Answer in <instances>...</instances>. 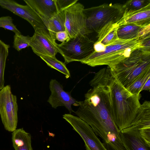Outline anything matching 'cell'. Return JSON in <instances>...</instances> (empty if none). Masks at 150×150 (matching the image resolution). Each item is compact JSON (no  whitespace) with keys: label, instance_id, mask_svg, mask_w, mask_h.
<instances>
[{"label":"cell","instance_id":"1","mask_svg":"<svg viewBox=\"0 0 150 150\" xmlns=\"http://www.w3.org/2000/svg\"><path fill=\"white\" fill-rule=\"evenodd\" d=\"M89 84L92 88L85 94V100L79 101L75 113L102 140L110 139L118 134L119 129L112 118L108 88L99 83Z\"/></svg>","mask_w":150,"mask_h":150},{"label":"cell","instance_id":"2","mask_svg":"<svg viewBox=\"0 0 150 150\" xmlns=\"http://www.w3.org/2000/svg\"><path fill=\"white\" fill-rule=\"evenodd\" d=\"M90 81L107 86L113 120L120 130L127 127L135 118L141 105V95L129 92L109 67L100 70Z\"/></svg>","mask_w":150,"mask_h":150},{"label":"cell","instance_id":"3","mask_svg":"<svg viewBox=\"0 0 150 150\" xmlns=\"http://www.w3.org/2000/svg\"><path fill=\"white\" fill-rule=\"evenodd\" d=\"M147 38L142 37L130 40L119 38L106 46L103 51H94L80 62L92 67L107 65L112 69L135 50L144 48V44Z\"/></svg>","mask_w":150,"mask_h":150},{"label":"cell","instance_id":"4","mask_svg":"<svg viewBox=\"0 0 150 150\" xmlns=\"http://www.w3.org/2000/svg\"><path fill=\"white\" fill-rule=\"evenodd\" d=\"M111 69L126 88L139 77L150 70V51L144 48L137 49Z\"/></svg>","mask_w":150,"mask_h":150},{"label":"cell","instance_id":"5","mask_svg":"<svg viewBox=\"0 0 150 150\" xmlns=\"http://www.w3.org/2000/svg\"><path fill=\"white\" fill-rule=\"evenodd\" d=\"M83 11L88 29L91 33H97L110 22L117 23L124 13L123 5L119 3L104 4L84 8Z\"/></svg>","mask_w":150,"mask_h":150},{"label":"cell","instance_id":"6","mask_svg":"<svg viewBox=\"0 0 150 150\" xmlns=\"http://www.w3.org/2000/svg\"><path fill=\"white\" fill-rule=\"evenodd\" d=\"M95 42L86 35L71 38L68 41L57 44L65 63L74 61L80 62L90 55L94 51Z\"/></svg>","mask_w":150,"mask_h":150},{"label":"cell","instance_id":"7","mask_svg":"<svg viewBox=\"0 0 150 150\" xmlns=\"http://www.w3.org/2000/svg\"><path fill=\"white\" fill-rule=\"evenodd\" d=\"M17 97L9 85L0 90V115L5 129L10 132L16 129L18 122Z\"/></svg>","mask_w":150,"mask_h":150},{"label":"cell","instance_id":"8","mask_svg":"<svg viewBox=\"0 0 150 150\" xmlns=\"http://www.w3.org/2000/svg\"><path fill=\"white\" fill-rule=\"evenodd\" d=\"M84 9L83 4L77 2L64 10L65 30L71 38L91 33L87 27Z\"/></svg>","mask_w":150,"mask_h":150},{"label":"cell","instance_id":"9","mask_svg":"<svg viewBox=\"0 0 150 150\" xmlns=\"http://www.w3.org/2000/svg\"><path fill=\"white\" fill-rule=\"evenodd\" d=\"M63 118L81 137L86 150H108L91 127L80 118L70 114H64Z\"/></svg>","mask_w":150,"mask_h":150},{"label":"cell","instance_id":"10","mask_svg":"<svg viewBox=\"0 0 150 150\" xmlns=\"http://www.w3.org/2000/svg\"><path fill=\"white\" fill-rule=\"evenodd\" d=\"M57 44L46 28L35 30L29 42L33 52L39 57H55L57 53L60 54Z\"/></svg>","mask_w":150,"mask_h":150},{"label":"cell","instance_id":"11","mask_svg":"<svg viewBox=\"0 0 150 150\" xmlns=\"http://www.w3.org/2000/svg\"><path fill=\"white\" fill-rule=\"evenodd\" d=\"M0 6L26 20L35 30L46 28L40 16L27 5H21L13 0H0Z\"/></svg>","mask_w":150,"mask_h":150},{"label":"cell","instance_id":"12","mask_svg":"<svg viewBox=\"0 0 150 150\" xmlns=\"http://www.w3.org/2000/svg\"><path fill=\"white\" fill-rule=\"evenodd\" d=\"M49 88L51 94L47 102L54 108L60 106H64L68 110L71 114L74 111L71 105L78 106L79 101H77L71 96L70 92L65 91L63 87L55 79H51L50 83Z\"/></svg>","mask_w":150,"mask_h":150},{"label":"cell","instance_id":"13","mask_svg":"<svg viewBox=\"0 0 150 150\" xmlns=\"http://www.w3.org/2000/svg\"><path fill=\"white\" fill-rule=\"evenodd\" d=\"M120 134L126 150H150V146L141 136L139 130L127 127L120 130Z\"/></svg>","mask_w":150,"mask_h":150},{"label":"cell","instance_id":"14","mask_svg":"<svg viewBox=\"0 0 150 150\" xmlns=\"http://www.w3.org/2000/svg\"><path fill=\"white\" fill-rule=\"evenodd\" d=\"M23 1L38 13L44 24L59 12L56 0H23Z\"/></svg>","mask_w":150,"mask_h":150},{"label":"cell","instance_id":"15","mask_svg":"<svg viewBox=\"0 0 150 150\" xmlns=\"http://www.w3.org/2000/svg\"><path fill=\"white\" fill-rule=\"evenodd\" d=\"M117 23L119 26L130 24L141 26L150 25V4L138 10L123 14Z\"/></svg>","mask_w":150,"mask_h":150},{"label":"cell","instance_id":"16","mask_svg":"<svg viewBox=\"0 0 150 150\" xmlns=\"http://www.w3.org/2000/svg\"><path fill=\"white\" fill-rule=\"evenodd\" d=\"M117 23L111 22L104 26L97 33L98 40L94 44L103 51L105 47L118 39Z\"/></svg>","mask_w":150,"mask_h":150},{"label":"cell","instance_id":"17","mask_svg":"<svg viewBox=\"0 0 150 150\" xmlns=\"http://www.w3.org/2000/svg\"><path fill=\"white\" fill-rule=\"evenodd\" d=\"M118 38L130 40L142 38L150 35V25L141 26L134 24H127L119 26L117 31Z\"/></svg>","mask_w":150,"mask_h":150},{"label":"cell","instance_id":"18","mask_svg":"<svg viewBox=\"0 0 150 150\" xmlns=\"http://www.w3.org/2000/svg\"><path fill=\"white\" fill-rule=\"evenodd\" d=\"M12 141L15 150H33L31 135L23 128L16 129L12 132Z\"/></svg>","mask_w":150,"mask_h":150},{"label":"cell","instance_id":"19","mask_svg":"<svg viewBox=\"0 0 150 150\" xmlns=\"http://www.w3.org/2000/svg\"><path fill=\"white\" fill-rule=\"evenodd\" d=\"M65 14L64 10L59 12L45 24L52 38L56 40V33L65 30Z\"/></svg>","mask_w":150,"mask_h":150},{"label":"cell","instance_id":"20","mask_svg":"<svg viewBox=\"0 0 150 150\" xmlns=\"http://www.w3.org/2000/svg\"><path fill=\"white\" fill-rule=\"evenodd\" d=\"M126 89L132 94L137 95L143 90L149 91L150 70L139 77Z\"/></svg>","mask_w":150,"mask_h":150},{"label":"cell","instance_id":"21","mask_svg":"<svg viewBox=\"0 0 150 150\" xmlns=\"http://www.w3.org/2000/svg\"><path fill=\"white\" fill-rule=\"evenodd\" d=\"M9 47V45L0 40V90L4 87V71Z\"/></svg>","mask_w":150,"mask_h":150},{"label":"cell","instance_id":"22","mask_svg":"<svg viewBox=\"0 0 150 150\" xmlns=\"http://www.w3.org/2000/svg\"><path fill=\"white\" fill-rule=\"evenodd\" d=\"M40 57L48 66L65 75L67 79L70 77V72L65 63L58 60L55 57L41 56Z\"/></svg>","mask_w":150,"mask_h":150},{"label":"cell","instance_id":"23","mask_svg":"<svg viewBox=\"0 0 150 150\" xmlns=\"http://www.w3.org/2000/svg\"><path fill=\"white\" fill-rule=\"evenodd\" d=\"M150 4V0H131L123 5L125 14L139 10Z\"/></svg>","mask_w":150,"mask_h":150},{"label":"cell","instance_id":"24","mask_svg":"<svg viewBox=\"0 0 150 150\" xmlns=\"http://www.w3.org/2000/svg\"><path fill=\"white\" fill-rule=\"evenodd\" d=\"M30 37L18 34H15L13 36V47L19 52L22 50L30 46Z\"/></svg>","mask_w":150,"mask_h":150},{"label":"cell","instance_id":"25","mask_svg":"<svg viewBox=\"0 0 150 150\" xmlns=\"http://www.w3.org/2000/svg\"><path fill=\"white\" fill-rule=\"evenodd\" d=\"M12 17L9 16L0 17V27L13 32L15 34H21L13 23Z\"/></svg>","mask_w":150,"mask_h":150},{"label":"cell","instance_id":"26","mask_svg":"<svg viewBox=\"0 0 150 150\" xmlns=\"http://www.w3.org/2000/svg\"><path fill=\"white\" fill-rule=\"evenodd\" d=\"M78 0H56L59 12L64 11L70 6L76 3Z\"/></svg>","mask_w":150,"mask_h":150},{"label":"cell","instance_id":"27","mask_svg":"<svg viewBox=\"0 0 150 150\" xmlns=\"http://www.w3.org/2000/svg\"><path fill=\"white\" fill-rule=\"evenodd\" d=\"M55 38L56 40L61 42L62 43L68 41L71 38L66 30L65 31L56 33L55 34Z\"/></svg>","mask_w":150,"mask_h":150},{"label":"cell","instance_id":"28","mask_svg":"<svg viewBox=\"0 0 150 150\" xmlns=\"http://www.w3.org/2000/svg\"><path fill=\"white\" fill-rule=\"evenodd\" d=\"M139 132L143 139L148 145L150 146V128L139 130Z\"/></svg>","mask_w":150,"mask_h":150}]
</instances>
